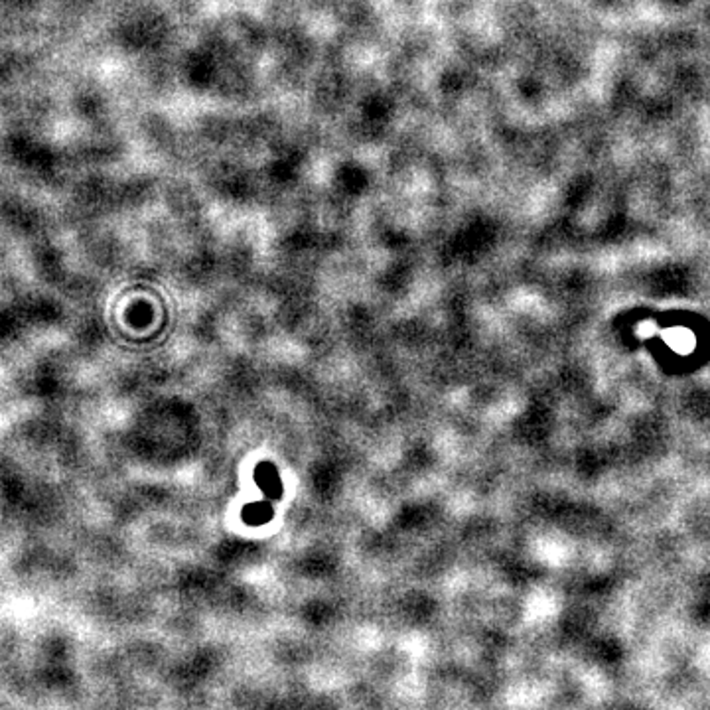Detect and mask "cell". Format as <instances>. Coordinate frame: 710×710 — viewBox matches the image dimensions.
I'll return each mask as SVG.
<instances>
[{
  "label": "cell",
  "mask_w": 710,
  "mask_h": 710,
  "mask_svg": "<svg viewBox=\"0 0 710 710\" xmlns=\"http://www.w3.org/2000/svg\"><path fill=\"white\" fill-rule=\"evenodd\" d=\"M255 480H257L259 488L263 490V493L266 497H271V499L280 497V493H282V483H280L278 471H276V468L273 464H261V466L255 470Z\"/></svg>",
  "instance_id": "cell-1"
},
{
  "label": "cell",
  "mask_w": 710,
  "mask_h": 710,
  "mask_svg": "<svg viewBox=\"0 0 710 710\" xmlns=\"http://www.w3.org/2000/svg\"><path fill=\"white\" fill-rule=\"evenodd\" d=\"M273 517V507L269 501H257V504H249L243 509V519L249 525H264L269 523Z\"/></svg>",
  "instance_id": "cell-2"
}]
</instances>
